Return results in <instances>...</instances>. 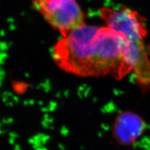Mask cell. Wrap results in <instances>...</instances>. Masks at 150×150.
I'll list each match as a JSON object with an SVG mask.
<instances>
[{"instance_id": "cell-1", "label": "cell", "mask_w": 150, "mask_h": 150, "mask_svg": "<svg viewBox=\"0 0 150 150\" xmlns=\"http://www.w3.org/2000/svg\"><path fill=\"white\" fill-rule=\"evenodd\" d=\"M125 44V38L110 28L86 23L57 41L52 56L62 69L78 76L121 78L128 73Z\"/></svg>"}, {"instance_id": "cell-4", "label": "cell", "mask_w": 150, "mask_h": 150, "mask_svg": "<svg viewBox=\"0 0 150 150\" xmlns=\"http://www.w3.org/2000/svg\"><path fill=\"white\" fill-rule=\"evenodd\" d=\"M145 128V122L139 115L125 111L116 117L112 131L117 142L122 145L129 146L143 134Z\"/></svg>"}, {"instance_id": "cell-2", "label": "cell", "mask_w": 150, "mask_h": 150, "mask_svg": "<svg viewBox=\"0 0 150 150\" xmlns=\"http://www.w3.org/2000/svg\"><path fill=\"white\" fill-rule=\"evenodd\" d=\"M33 6L53 29L64 36L85 25L77 0H31Z\"/></svg>"}, {"instance_id": "cell-3", "label": "cell", "mask_w": 150, "mask_h": 150, "mask_svg": "<svg viewBox=\"0 0 150 150\" xmlns=\"http://www.w3.org/2000/svg\"><path fill=\"white\" fill-rule=\"evenodd\" d=\"M100 16L106 26L118 33L126 40L143 41L145 28L137 13L128 8L115 9L103 7Z\"/></svg>"}]
</instances>
